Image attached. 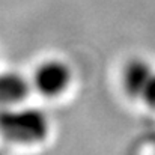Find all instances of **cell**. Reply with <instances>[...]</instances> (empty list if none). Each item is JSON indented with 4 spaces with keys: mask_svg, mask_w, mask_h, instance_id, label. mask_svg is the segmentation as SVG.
I'll return each mask as SVG.
<instances>
[{
    "mask_svg": "<svg viewBox=\"0 0 155 155\" xmlns=\"http://www.w3.org/2000/svg\"><path fill=\"white\" fill-rule=\"evenodd\" d=\"M30 78L15 69L0 71V110L23 104L30 95Z\"/></svg>",
    "mask_w": 155,
    "mask_h": 155,
    "instance_id": "obj_4",
    "label": "cell"
},
{
    "mask_svg": "<svg viewBox=\"0 0 155 155\" xmlns=\"http://www.w3.org/2000/svg\"><path fill=\"white\" fill-rule=\"evenodd\" d=\"M72 81L74 72L71 65L59 57H50L38 63L30 77L32 92L47 100L63 97L69 91Z\"/></svg>",
    "mask_w": 155,
    "mask_h": 155,
    "instance_id": "obj_3",
    "label": "cell"
},
{
    "mask_svg": "<svg viewBox=\"0 0 155 155\" xmlns=\"http://www.w3.org/2000/svg\"><path fill=\"white\" fill-rule=\"evenodd\" d=\"M120 86L133 101L155 108V66L148 59H128L120 69Z\"/></svg>",
    "mask_w": 155,
    "mask_h": 155,
    "instance_id": "obj_2",
    "label": "cell"
},
{
    "mask_svg": "<svg viewBox=\"0 0 155 155\" xmlns=\"http://www.w3.org/2000/svg\"><path fill=\"white\" fill-rule=\"evenodd\" d=\"M51 120L45 110L18 104L0 110V137L18 146H35L47 140Z\"/></svg>",
    "mask_w": 155,
    "mask_h": 155,
    "instance_id": "obj_1",
    "label": "cell"
}]
</instances>
